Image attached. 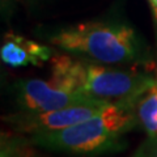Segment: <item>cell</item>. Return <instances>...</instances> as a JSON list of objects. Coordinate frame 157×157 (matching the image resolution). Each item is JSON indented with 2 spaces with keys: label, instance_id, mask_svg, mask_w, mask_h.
<instances>
[{
  "label": "cell",
  "instance_id": "ba28073f",
  "mask_svg": "<svg viewBox=\"0 0 157 157\" xmlns=\"http://www.w3.org/2000/svg\"><path fill=\"white\" fill-rule=\"evenodd\" d=\"M130 157H157V137L147 136Z\"/></svg>",
  "mask_w": 157,
  "mask_h": 157
},
{
  "label": "cell",
  "instance_id": "52a82bcc",
  "mask_svg": "<svg viewBox=\"0 0 157 157\" xmlns=\"http://www.w3.org/2000/svg\"><path fill=\"white\" fill-rule=\"evenodd\" d=\"M84 81V62L75 60L68 55H54L51 58V84L67 92L82 93Z\"/></svg>",
  "mask_w": 157,
  "mask_h": 157
},
{
  "label": "cell",
  "instance_id": "7a4b0ae2",
  "mask_svg": "<svg viewBox=\"0 0 157 157\" xmlns=\"http://www.w3.org/2000/svg\"><path fill=\"white\" fill-rule=\"evenodd\" d=\"M50 42L67 52L102 64H130L145 60L135 30L123 24L82 22L60 29Z\"/></svg>",
  "mask_w": 157,
  "mask_h": 157
},
{
  "label": "cell",
  "instance_id": "6da1fadb",
  "mask_svg": "<svg viewBox=\"0 0 157 157\" xmlns=\"http://www.w3.org/2000/svg\"><path fill=\"white\" fill-rule=\"evenodd\" d=\"M130 98L110 102L101 113L64 130L28 135L34 147L68 155L98 156L123 151V135L140 123L137 102Z\"/></svg>",
  "mask_w": 157,
  "mask_h": 157
},
{
  "label": "cell",
  "instance_id": "9c48e42d",
  "mask_svg": "<svg viewBox=\"0 0 157 157\" xmlns=\"http://www.w3.org/2000/svg\"><path fill=\"white\" fill-rule=\"evenodd\" d=\"M17 0H2V12L4 13V14H8L9 13V11H11V8H12V6L14 3H16Z\"/></svg>",
  "mask_w": 157,
  "mask_h": 157
},
{
  "label": "cell",
  "instance_id": "3957f363",
  "mask_svg": "<svg viewBox=\"0 0 157 157\" xmlns=\"http://www.w3.org/2000/svg\"><path fill=\"white\" fill-rule=\"evenodd\" d=\"M85 64V81L82 93L94 100L115 102L130 98H141L157 80L145 72L118 70L102 66V63Z\"/></svg>",
  "mask_w": 157,
  "mask_h": 157
},
{
  "label": "cell",
  "instance_id": "8992f818",
  "mask_svg": "<svg viewBox=\"0 0 157 157\" xmlns=\"http://www.w3.org/2000/svg\"><path fill=\"white\" fill-rule=\"evenodd\" d=\"M0 58L6 66L13 68L41 66L52 58V50L46 45L8 32L0 46Z\"/></svg>",
  "mask_w": 157,
  "mask_h": 157
},
{
  "label": "cell",
  "instance_id": "277c9868",
  "mask_svg": "<svg viewBox=\"0 0 157 157\" xmlns=\"http://www.w3.org/2000/svg\"><path fill=\"white\" fill-rule=\"evenodd\" d=\"M109 104L110 102L106 101H94L41 113L18 110L14 114L4 117V121L16 132L26 135L59 131L93 118L98 113H101Z\"/></svg>",
  "mask_w": 157,
  "mask_h": 157
},
{
  "label": "cell",
  "instance_id": "30bf717a",
  "mask_svg": "<svg viewBox=\"0 0 157 157\" xmlns=\"http://www.w3.org/2000/svg\"><path fill=\"white\" fill-rule=\"evenodd\" d=\"M149 3H151L152 11H153V16H155L156 25H157V0H149Z\"/></svg>",
  "mask_w": 157,
  "mask_h": 157
},
{
  "label": "cell",
  "instance_id": "5b68a950",
  "mask_svg": "<svg viewBox=\"0 0 157 157\" xmlns=\"http://www.w3.org/2000/svg\"><path fill=\"white\" fill-rule=\"evenodd\" d=\"M13 96L21 111H50L63 107L88 104L101 100H94L82 93H72L63 90L51 84L50 80L41 78H24L13 84Z\"/></svg>",
  "mask_w": 157,
  "mask_h": 157
}]
</instances>
